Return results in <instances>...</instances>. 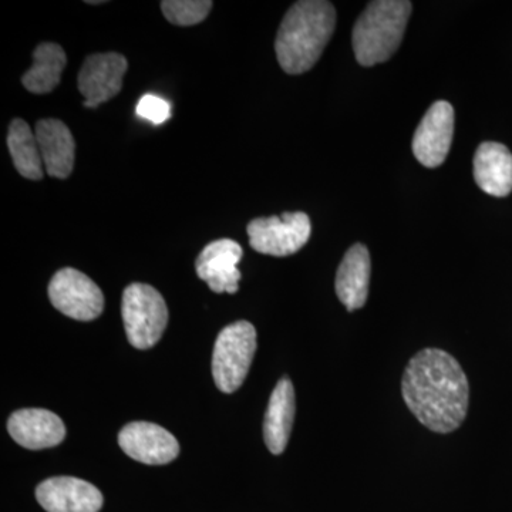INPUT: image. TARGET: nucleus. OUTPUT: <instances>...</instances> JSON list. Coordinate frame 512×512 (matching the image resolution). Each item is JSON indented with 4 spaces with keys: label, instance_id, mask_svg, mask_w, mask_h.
Here are the masks:
<instances>
[{
    "label": "nucleus",
    "instance_id": "1",
    "mask_svg": "<svg viewBox=\"0 0 512 512\" xmlns=\"http://www.w3.org/2000/svg\"><path fill=\"white\" fill-rule=\"evenodd\" d=\"M402 393L410 412L436 433L457 430L466 420L470 386L460 363L440 349H424L404 370Z\"/></svg>",
    "mask_w": 512,
    "mask_h": 512
},
{
    "label": "nucleus",
    "instance_id": "2",
    "mask_svg": "<svg viewBox=\"0 0 512 512\" xmlns=\"http://www.w3.org/2000/svg\"><path fill=\"white\" fill-rule=\"evenodd\" d=\"M336 28L335 6L326 0H302L286 13L275 52L278 62L288 74L311 70L328 46Z\"/></svg>",
    "mask_w": 512,
    "mask_h": 512
},
{
    "label": "nucleus",
    "instance_id": "3",
    "mask_svg": "<svg viewBox=\"0 0 512 512\" xmlns=\"http://www.w3.org/2000/svg\"><path fill=\"white\" fill-rule=\"evenodd\" d=\"M412 8L409 0L370 2L353 28L357 62L370 67L389 60L402 43Z\"/></svg>",
    "mask_w": 512,
    "mask_h": 512
},
{
    "label": "nucleus",
    "instance_id": "4",
    "mask_svg": "<svg viewBox=\"0 0 512 512\" xmlns=\"http://www.w3.org/2000/svg\"><path fill=\"white\" fill-rule=\"evenodd\" d=\"M124 329L131 346L153 348L163 336L168 323V308L161 293L147 284L128 285L121 301Z\"/></svg>",
    "mask_w": 512,
    "mask_h": 512
},
{
    "label": "nucleus",
    "instance_id": "5",
    "mask_svg": "<svg viewBox=\"0 0 512 512\" xmlns=\"http://www.w3.org/2000/svg\"><path fill=\"white\" fill-rule=\"evenodd\" d=\"M256 352V330L247 320L221 330L212 355V375L222 393L237 392L247 379Z\"/></svg>",
    "mask_w": 512,
    "mask_h": 512
},
{
    "label": "nucleus",
    "instance_id": "6",
    "mask_svg": "<svg viewBox=\"0 0 512 512\" xmlns=\"http://www.w3.org/2000/svg\"><path fill=\"white\" fill-rule=\"evenodd\" d=\"M247 232L249 245L259 254L289 256L305 247L312 225L305 212H284L281 217L252 220Z\"/></svg>",
    "mask_w": 512,
    "mask_h": 512
},
{
    "label": "nucleus",
    "instance_id": "7",
    "mask_svg": "<svg viewBox=\"0 0 512 512\" xmlns=\"http://www.w3.org/2000/svg\"><path fill=\"white\" fill-rule=\"evenodd\" d=\"M47 292L57 311L69 318L89 322L103 313V292L89 276L77 269L63 268L57 271Z\"/></svg>",
    "mask_w": 512,
    "mask_h": 512
},
{
    "label": "nucleus",
    "instance_id": "8",
    "mask_svg": "<svg viewBox=\"0 0 512 512\" xmlns=\"http://www.w3.org/2000/svg\"><path fill=\"white\" fill-rule=\"evenodd\" d=\"M128 62L120 53H96L84 60L77 86L83 94V106L96 109L116 97L123 89Z\"/></svg>",
    "mask_w": 512,
    "mask_h": 512
},
{
    "label": "nucleus",
    "instance_id": "9",
    "mask_svg": "<svg viewBox=\"0 0 512 512\" xmlns=\"http://www.w3.org/2000/svg\"><path fill=\"white\" fill-rule=\"evenodd\" d=\"M454 134V109L448 101H436L424 114L413 137V153L427 168L446 161Z\"/></svg>",
    "mask_w": 512,
    "mask_h": 512
},
{
    "label": "nucleus",
    "instance_id": "10",
    "mask_svg": "<svg viewBox=\"0 0 512 512\" xmlns=\"http://www.w3.org/2000/svg\"><path fill=\"white\" fill-rule=\"evenodd\" d=\"M119 444L124 453L148 466H164L180 454V444L158 424L134 421L121 429Z\"/></svg>",
    "mask_w": 512,
    "mask_h": 512
},
{
    "label": "nucleus",
    "instance_id": "11",
    "mask_svg": "<svg viewBox=\"0 0 512 512\" xmlns=\"http://www.w3.org/2000/svg\"><path fill=\"white\" fill-rule=\"evenodd\" d=\"M37 503L47 512H99L103 494L99 488L74 477H53L36 488Z\"/></svg>",
    "mask_w": 512,
    "mask_h": 512
},
{
    "label": "nucleus",
    "instance_id": "12",
    "mask_svg": "<svg viewBox=\"0 0 512 512\" xmlns=\"http://www.w3.org/2000/svg\"><path fill=\"white\" fill-rule=\"evenodd\" d=\"M242 258V248L232 239H218L202 249L195 262L198 278L202 279L212 292H238L241 272L238 262Z\"/></svg>",
    "mask_w": 512,
    "mask_h": 512
},
{
    "label": "nucleus",
    "instance_id": "13",
    "mask_svg": "<svg viewBox=\"0 0 512 512\" xmlns=\"http://www.w3.org/2000/svg\"><path fill=\"white\" fill-rule=\"evenodd\" d=\"M12 439L29 450L55 447L66 437V427L57 414L45 409L18 410L9 417Z\"/></svg>",
    "mask_w": 512,
    "mask_h": 512
},
{
    "label": "nucleus",
    "instance_id": "14",
    "mask_svg": "<svg viewBox=\"0 0 512 512\" xmlns=\"http://www.w3.org/2000/svg\"><path fill=\"white\" fill-rule=\"evenodd\" d=\"M35 134L46 173L59 180L69 178L76 160V143L69 127L56 119L40 120Z\"/></svg>",
    "mask_w": 512,
    "mask_h": 512
},
{
    "label": "nucleus",
    "instance_id": "15",
    "mask_svg": "<svg viewBox=\"0 0 512 512\" xmlns=\"http://www.w3.org/2000/svg\"><path fill=\"white\" fill-rule=\"evenodd\" d=\"M370 254L365 245L356 244L345 254L336 274V295L349 312L363 308L369 296Z\"/></svg>",
    "mask_w": 512,
    "mask_h": 512
},
{
    "label": "nucleus",
    "instance_id": "16",
    "mask_svg": "<svg viewBox=\"0 0 512 512\" xmlns=\"http://www.w3.org/2000/svg\"><path fill=\"white\" fill-rule=\"evenodd\" d=\"M474 178L478 187L493 197H507L512 191V154L500 143L481 144L474 157Z\"/></svg>",
    "mask_w": 512,
    "mask_h": 512
},
{
    "label": "nucleus",
    "instance_id": "17",
    "mask_svg": "<svg viewBox=\"0 0 512 512\" xmlns=\"http://www.w3.org/2000/svg\"><path fill=\"white\" fill-rule=\"evenodd\" d=\"M295 419V390L288 377L279 380L269 399L265 413L264 439L275 456L284 453Z\"/></svg>",
    "mask_w": 512,
    "mask_h": 512
},
{
    "label": "nucleus",
    "instance_id": "18",
    "mask_svg": "<svg viewBox=\"0 0 512 512\" xmlns=\"http://www.w3.org/2000/svg\"><path fill=\"white\" fill-rule=\"evenodd\" d=\"M66 64L67 56L62 46L40 43L33 52V66L23 74V86L33 94L53 92L60 84Z\"/></svg>",
    "mask_w": 512,
    "mask_h": 512
},
{
    "label": "nucleus",
    "instance_id": "19",
    "mask_svg": "<svg viewBox=\"0 0 512 512\" xmlns=\"http://www.w3.org/2000/svg\"><path fill=\"white\" fill-rule=\"evenodd\" d=\"M8 147L13 165L22 177L32 181L42 180L45 175V164L35 131H32L26 121L15 119L10 123Z\"/></svg>",
    "mask_w": 512,
    "mask_h": 512
},
{
    "label": "nucleus",
    "instance_id": "20",
    "mask_svg": "<svg viewBox=\"0 0 512 512\" xmlns=\"http://www.w3.org/2000/svg\"><path fill=\"white\" fill-rule=\"evenodd\" d=\"M214 3L210 0H164L161 10L168 22L177 26H194L204 22Z\"/></svg>",
    "mask_w": 512,
    "mask_h": 512
},
{
    "label": "nucleus",
    "instance_id": "21",
    "mask_svg": "<svg viewBox=\"0 0 512 512\" xmlns=\"http://www.w3.org/2000/svg\"><path fill=\"white\" fill-rule=\"evenodd\" d=\"M137 114L141 119L150 121L153 124H163L170 119L171 107L167 100L161 97L147 94L141 97L137 104Z\"/></svg>",
    "mask_w": 512,
    "mask_h": 512
}]
</instances>
